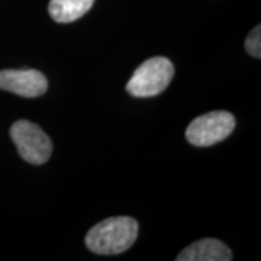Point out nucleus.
Here are the masks:
<instances>
[{
    "mask_svg": "<svg viewBox=\"0 0 261 261\" xmlns=\"http://www.w3.org/2000/svg\"><path fill=\"white\" fill-rule=\"evenodd\" d=\"M138 223L133 218H108L91 228L85 238V243L92 253L116 255L133 246L138 237Z\"/></svg>",
    "mask_w": 261,
    "mask_h": 261,
    "instance_id": "obj_1",
    "label": "nucleus"
},
{
    "mask_svg": "<svg viewBox=\"0 0 261 261\" xmlns=\"http://www.w3.org/2000/svg\"><path fill=\"white\" fill-rule=\"evenodd\" d=\"M174 67L166 57H152L140 64L126 85V91L137 98L158 96L168 87Z\"/></svg>",
    "mask_w": 261,
    "mask_h": 261,
    "instance_id": "obj_2",
    "label": "nucleus"
},
{
    "mask_svg": "<svg viewBox=\"0 0 261 261\" xmlns=\"http://www.w3.org/2000/svg\"><path fill=\"white\" fill-rule=\"evenodd\" d=\"M236 127V119L228 112H211L192 120L187 128V139L195 146H211L223 142Z\"/></svg>",
    "mask_w": 261,
    "mask_h": 261,
    "instance_id": "obj_3",
    "label": "nucleus"
},
{
    "mask_svg": "<svg viewBox=\"0 0 261 261\" xmlns=\"http://www.w3.org/2000/svg\"><path fill=\"white\" fill-rule=\"evenodd\" d=\"M10 135L21 158L33 165H42L52 154V143L46 133L35 123L18 120L12 125Z\"/></svg>",
    "mask_w": 261,
    "mask_h": 261,
    "instance_id": "obj_4",
    "label": "nucleus"
},
{
    "mask_svg": "<svg viewBox=\"0 0 261 261\" xmlns=\"http://www.w3.org/2000/svg\"><path fill=\"white\" fill-rule=\"evenodd\" d=\"M0 90L25 98H35L46 92L47 79L35 69L0 70Z\"/></svg>",
    "mask_w": 261,
    "mask_h": 261,
    "instance_id": "obj_5",
    "label": "nucleus"
},
{
    "mask_svg": "<svg viewBox=\"0 0 261 261\" xmlns=\"http://www.w3.org/2000/svg\"><path fill=\"white\" fill-rule=\"evenodd\" d=\"M232 253L221 241L203 238L182 249L177 261H230Z\"/></svg>",
    "mask_w": 261,
    "mask_h": 261,
    "instance_id": "obj_6",
    "label": "nucleus"
},
{
    "mask_svg": "<svg viewBox=\"0 0 261 261\" xmlns=\"http://www.w3.org/2000/svg\"><path fill=\"white\" fill-rule=\"evenodd\" d=\"M94 0H50L48 14L57 23H70L89 12Z\"/></svg>",
    "mask_w": 261,
    "mask_h": 261,
    "instance_id": "obj_7",
    "label": "nucleus"
},
{
    "mask_svg": "<svg viewBox=\"0 0 261 261\" xmlns=\"http://www.w3.org/2000/svg\"><path fill=\"white\" fill-rule=\"evenodd\" d=\"M246 50L255 58H261V27L256 25L246 39Z\"/></svg>",
    "mask_w": 261,
    "mask_h": 261,
    "instance_id": "obj_8",
    "label": "nucleus"
}]
</instances>
